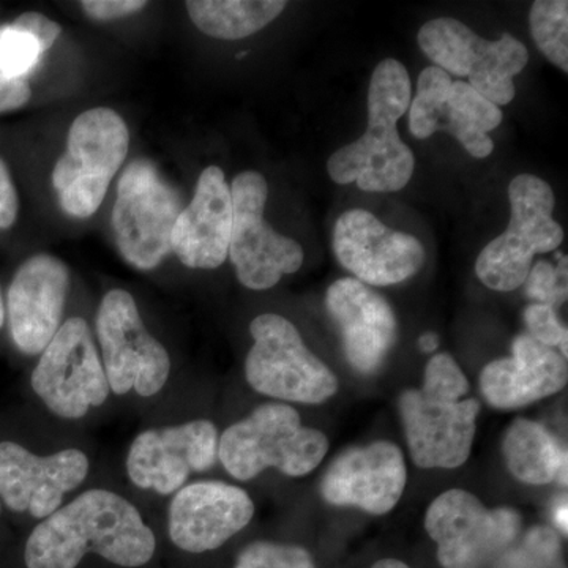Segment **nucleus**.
<instances>
[{"mask_svg": "<svg viewBox=\"0 0 568 568\" xmlns=\"http://www.w3.org/2000/svg\"><path fill=\"white\" fill-rule=\"evenodd\" d=\"M162 544L129 493L91 485L29 528L24 568H159Z\"/></svg>", "mask_w": 568, "mask_h": 568, "instance_id": "obj_1", "label": "nucleus"}, {"mask_svg": "<svg viewBox=\"0 0 568 568\" xmlns=\"http://www.w3.org/2000/svg\"><path fill=\"white\" fill-rule=\"evenodd\" d=\"M410 80L406 67L386 59L373 71L368 91V129L364 136L338 149L328 159L327 171L339 185L355 183L369 193L405 189L416 159L399 138L396 123L409 110Z\"/></svg>", "mask_w": 568, "mask_h": 568, "instance_id": "obj_2", "label": "nucleus"}, {"mask_svg": "<svg viewBox=\"0 0 568 568\" xmlns=\"http://www.w3.org/2000/svg\"><path fill=\"white\" fill-rule=\"evenodd\" d=\"M327 450V437L302 424L297 409L271 402L220 433L219 463L239 481L253 480L267 469L304 477L323 463Z\"/></svg>", "mask_w": 568, "mask_h": 568, "instance_id": "obj_3", "label": "nucleus"}, {"mask_svg": "<svg viewBox=\"0 0 568 568\" xmlns=\"http://www.w3.org/2000/svg\"><path fill=\"white\" fill-rule=\"evenodd\" d=\"M93 335L112 398L129 402L162 398L173 377V358L149 331L129 291L115 287L103 295Z\"/></svg>", "mask_w": 568, "mask_h": 568, "instance_id": "obj_4", "label": "nucleus"}, {"mask_svg": "<svg viewBox=\"0 0 568 568\" xmlns=\"http://www.w3.org/2000/svg\"><path fill=\"white\" fill-rule=\"evenodd\" d=\"M29 388L44 413L61 424H81L108 406L110 384L95 335L84 317L63 321L39 355Z\"/></svg>", "mask_w": 568, "mask_h": 568, "instance_id": "obj_5", "label": "nucleus"}, {"mask_svg": "<svg viewBox=\"0 0 568 568\" xmlns=\"http://www.w3.org/2000/svg\"><path fill=\"white\" fill-rule=\"evenodd\" d=\"M129 149V126L111 108H92L78 115L69 130L67 151L51 175L62 211L80 220L99 211Z\"/></svg>", "mask_w": 568, "mask_h": 568, "instance_id": "obj_6", "label": "nucleus"}, {"mask_svg": "<svg viewBox=\"0 0 568 568\" xmlns=\"http://www.w3.org/2000/svg\"><path fill=\"white\" fill-rule=\"evenodd\" d=\"M93 459L84 447L62 446L36 450L13 437L0 439V504L6 514L31 525L84 489L91 480Z\"/></svg>", "mask_w": 568, "mask_h": 568, "instance_id": "obj_7", "label": "nucleus"}, {"mask_svg": "<svg viewBox=\"0 0 568 568\" xmlns=\"http://www.w3.org/2000/svg\"><path fill=\"white\" fill-rule=\"evenodd\" d=\"M250 334L253 346L245 358V379L257 394L286 405H321L338 392L334 372L306 347L286 317L256 316Z\"/></svg>", "mask_w": 568, "mask_h": 568, "instance_id": "obj_8", "label": "nucleus"}, {"mask_svg": "<svg viewBox=\"0 0 568 568\" xmlns=\"http://www.w3.org/2000/svg\"><path fill=\"white\" fill-rule=\"evenodd\" d=\"M511 216L506 233L489 242L476 263L485 286L499 293L518 290L528 278L536 254L555 252L564 241L552 219L555 193L549 183L532 174H519L508 185Z\"/></svg>", "mask_w": 568, "mask_h": 568, "instance_id": "obj_9", "label": "nucleus"}, {"mask_svg": "<svg viewBox=\"0 0 568 568\" xmlns=\"http://www.w3.org/2000/svg\"><path fill=\"white\" fill-rule=\"evenodd\" d=\"M182 201L149 160H134L118 183L112 209V231L126 264L151 272L173 253L171 237Z\"/></svg>", "mask_w": 568, "mask_h": 568, "instance_id": "obj_10", "label": "nucleus"}, {"mask_svg": "<svg viewBox=\"0 0 568 568\" xmlns=\"http://www.w3.org/2000/svg\"><path fill=\"white\" fill-rule=\"evenodd\" d=\"M425 529L443 568H488L514 548L523 518L514 508H488L465 489H448L426 511Z\"/></svg>", "mask_w": 568, "mask_h": 568, "instance_id": "obj_11", "label": "nucleus"}, {"mask_svg": "<svg viewBox=\"0 0 568 568\" xmlns=\"http://www.w3.org/2000/svg\"><path fill=\"white\" fill-rule=\"evenodd\" d=\"M418 47L435 67L459 78L496 106L515 99L514 78L528 65V48L504 33L499 40L481 39L454 18H437L418 32Z\"/></svg>", "mask_w": 568, "mask_h": 568, "instance_id": "obj_12", "label": "nucleus"}, {"mask_svg": "<svg viewBox=\"0 0 568 568\" xmlns=\"http://www.w3.org/2000/svg\"><path fill=\"white\" fill-rule=\"evenodd\" d=\"M220 432L209 418L149 426L133 437L125 476L138 491L170 499L219 463Z\"/></svg>", "mask_w": 568, "mask_h": 568, "instance_id": "obj_13", "label": "nucleus"}, {"mask_svg": "<svg viewBox=\"0 0 568 568\" xmlns=\"http://www.w3.org/2000/svg\"><path fill=\"white\" fill-rule=\"evenodd\" d=\"M267 196V181L256 171H244L231 185L233 227L227 257L239 282L252 291L271 290L304 264L301 244L265 223Z\"/></svg>", "mask_w": 568, "mask_h": 568, "instance_id": "obj_14", "label": "nucleus"}, {"mask_svg": "<svg viewBox=\"0 0 568 568\" xmlns=\"http://www.w3.org/2000/svg\"><path fill=\"white\" fill-rule=\"evenodd\" d=\"M254 514L244 488L212 478L192 480L168 499L164 537L178 555H211L248 528Z\"/></svg>", "mask_w": 568, "mask_h": 568, "instance_id": "obj_15", "label": "nucleus"}, {"mask_svg": "<svg viewBox=\"0 0 568 568\" xmlns=\"http://www.w3.org/2000/svg\"><path fill=\"white\" fill-rule=\"evenodd\" d=\"M503 122V111L467 82L454 81L439 67L422 71L409 104V130L417 140L436 132L452 134L470 155L487 159L495 151L488 136Z\"/></svg>", "mask_w": 568, "mask_h": 568, "instance_id": "obj_16", "label": "nucleus"}, {"mask_svg": "<svg viewBox=\"0 0 568 568\" xmlns=\"http://www.w3.org/2000/svg\"><path fill=\"white\" fill-rule=\"evenodd\" d=\"M70 271L59 257L41 253L14 272L6 297V324L14 347L39 357L63 323Z\"/></svg>", "mask_w": 568, "mask_h": 568, "instance_id": "obj_17", "label": "nucleus"}, {"mask_svg": "<svg viewBox=\"0 0 568 568\" xmlns=\"http://www.w3.org/2000/svg\"><path fill=\"white\" fill-rule=\"evenodd\" d=\"M334 253L355 280L373 286L406 282L425 263L418 239L390 230L364 209H353L336 220Z\"/></svg>", "mask_w": 568, "mask_h": 568, "instance_id": "obj_18", "label": "nucleus"}, {"mask_svg": "<svg viewBox=\"0 0 568 568\" xmlns=\"http://www.w3.org/2000/svg\"><path fill=\"white\" fill-rule=\"evenodd\" d=\"M399 414L410 457L424 469H455L473 450L480 403L477 399L443 402L410 388L399 396Z\"/></svg>", "mask_w": 568, "mask_h": 568, "instance_id": "obj_19", "label": "nucleus"}, {"mask_svg": "<svg viewBox=\"0 0 568 568\" xmlns=\"http://www.w3.org/2000/svg\"><path fill=\"white\" fill-rule=\"evenodd\" d=\"M406 484L402 450L390 440H376L339 454L325 470L321 495L332 506L384 515L402 499Z\"/></svg>", "mask_w": 568, "mask_h": 568, "instance_id": "obj_20", "label": "nucleus"}, {"mask_svg": "<svg viewBox=\"0 0 568 568\" xmlns=\"http://www.w3.org/2000/svg\"><path fill=\"white\" fill-rule=\"evenodd\" d=\"M338 325L347 364L361 375L379 372L398 339V323L383 295L355 278L336 280L325 295Z\"/></svg>", "mask_w": 568, "mask_h": 568, "instance_id": "obj_21", "label": "nucleus"}, {"mask_svg": "<svg viewBox=\"0 0 568 568\" xmlns=\"http://www.w3.org/2000/svg\"><path fill=\"white\" fill-rule=\"evenodd\" d=\"M233 200L222 168H205L197 179L192 203L174 224L171 246L185 267L213 271L227 260Z\"/></svg>", "mask_w": 568, "mask_h": 568, "instance_id": "obj_22", "label": "nucleus"}, {"mask_svg": "<svg viewBox=\"0 0 568 568\" xmlns=\"http://www.w3.org/2000/svg\"><path fill=\"white\" fill-rule=\"evenodd\" d=\"M567 361L528 334L518 335L511 355L485 366L480 390L496 409H519L556 395L567 386Z\"/></svg>", "mask_w": 568, "mask_h": 568, "instance_id": "obj_23", "label": "nucleus"}, {"mask_svg": "<svg viewBox=\"0 0 568 568\" xmlns=\"http://www.w3.org/2000/svg\"><path fill=\"white\" fill-rule=\"evenodd\" d=\"M503 450L511 476L523 484L548 485L558 480L567 487V450L547 426L517 418L508 426Z\"/></svg>", "mask_w": 568, "mask_h": 568, "instance_id": "obj_24", "label": "nucleus"}, {"mask_svg": "<svg viewBox=\"0 0 568 568\" xmlns=\"http://www.w3.org/2000/svg\"><path fill=\"white\" fill-rule=\"evenodd\" d=\"M283 0H189L186 11L205 36L241 40L260 32L286 9Z\"/></svg>", "mask_w": 568, "mask_h": 568, "instance_id": "obj_25", "label": "nucleus"}, {"mask_svg": "<svg viewBox=\"0 0 568 568\" xmlns=\"http://www.w3.org/2000/svg\"><path fill=\"white\" fill-rule=\"evenodd\" d=\"M530 32L538 50L564 73L568 71V2L538 0L529 14Z\"/></svg>", "mask_w": 568, "mask_h": 568, "instance_id": "obj_26", "label": "nucleus"}, {"mask_svg": "<svg viewBox=\"0 0 568 568\" xmlns=\"http://www.w3.org/2000/svg\"><path fill=\"white\" fill-rule=\"evenodd\" d=\"M233 568H316V564L301 545L256 540L239 552Z\"/></svg>", "mask_w": 568, "mask_h": 568, "instance_id": "obj_27", "label": "nucleus"}, {"mask_svg": "<svg viewBox=\"0 0 568 568\" xmlns=\"http://www.w3.org/2000/svg\"><path fill=\"white\" fill-rule=\"evenodd\" d=\"M41 50L39 41L29 33L11 26L0 28V71L10 80H26L39 65Z\"/></svg>", "mask_w": 568, "mask_h": 568, "instance_id": "obj_28", "label": "nucleus"}, {"mask_svg": "<svg viewBox=\"0 0 568 568\" xmlns=\"http://www.w3.org/2000/svg\"><path fill=\"white\" fill-rule=\"evenodd\" d=\"M469 388V381L450 354H436L426 365L420 390L429 398L459 402Z\"/></svg>", "mask_w": 568, "mask_h": 568, "instance_id": "obj_29", "label": "nucleus"}, {"mask_svg": "<svg viewBox=\"0 0 568 568\" xmlns=\"http://www.w3.org/2000/svg\"><path fill=\"white\" fill-rule=\"evenodd\" d=\"M567 257L560 256L559 265L549 264L548 261H538L530 267L525 282V293L534 304L556 306L567 301Z\"/></svg>", "mask_w": 568, "mask_h": 568, "instance_id": "obj_30", "label": "nucleus"}, {"mask_svg": "<svg viewBox=\"0 0 568 568\" xmlns=\"http://www.w3.org/2000/svg\"><path fill=\"white\" fill-rule=\"evenodd\" d=\"M525 323L528 325L530 336L544 346H558L560 355L567 361L568 332L566 325L560 323L558 313L552 306L532 304L525 310Z\"/></svg>", "mask_w": 568, "mask_h": 568, "instance_id": "obj_31", "label": "nucleus"}, {"mask_svg": "<svg viewBox=\"0 0 568 568\" xmlns=\"http://www.w3.org/2000/svg\"><path fill=\"white\" fill-rule=\"evenodd\" d=\"M10 26L18 29V31L32 36L33 39L39 41L43 52L50 50L62 33V28L58 22L50 20L44 14L37 13V11L20 14Z\"/></svg>", "mask_w": 568, "mask_h": 568, "instance_id": "obj_32", "label": "nucleus"}, {"mask_svg": "<svg viewBox=\"0 0 568 568\" xmlns=\"http://www.w3.org/2000/svg\"><path fill=\"white\" fill-rule=\"evenodd\" d=\"M148 7L142 0H84L81 9L95 21H112L130 17Z\"/></svg>", "mask_w": 568, "mask_h": 568, "instance_id": "obj_33", "label": "nucleus"}, {"mask_svg": "<svg viewBox=\"0 0 568 568\" xmlns=\"http://www.w3.org/2000/svg\"><path fill=\"white\" fill-rule=\"evenodd\" d=\"M20 213V196L9 166L0 159V231L10 230Z\"/></svg>", "mask_w": 568, "mask_h": 568, "instance_id": "obj_34", "label": "nucleus"}, {"mask_svg": "<svg viewBox=\"0 0 568 568\" xmlns=\"http://www.w3.org/2000/svg\"><path fill=\"white\" fill-rule=\"evenodd\" d=\"M32 99L28 80H10L0 71V114L21 110Z\"/></svg>", "mask_w": 568, "mask_h": 568, "instance_id": "obj_35", "label": "nucleus"}, {"mask_svg": "<svg viewBox=\"0 0 568 568\" xmlns=\"http://www.w3.org/2000/svg\"><path fill=\"white\" fill-rule=\"evenodd\" d=\"M555 523L558 526L560 532H564V536H567V499L564 497L562 503L558 504L556 507L555 514Z\"/></svg>", "mask_w": 568, "mask_h": 568, "instance_id": "obj_36", "label": "nucleus"}, {"mask_svg": "<svg viewBox=\"0 0 568 568\" xmlns=\"http://www.w3.org/2000/svg\"><path fill=\"white\" fill-rule=\"evenodd\" d=\"M418 346L426 354L436 353L437 347H439V338H437L436 334L422 335L420 339H418Z\"/></svg>", "mask_w": 568, "mask_h": 568, "instance_id": "obj_37", "label": "nucleus"}, {"mask_svg": "<svg viewBox=\"0 0 568 568\" xmlns=\"http://www.w3.org/2000/svg\"><path fill=\"white\" fill-rule=\"evenodd\" d=\"M372 568H410L406 562L398 559H381L377 562L373 564Z\"/></svg>", "mask_w": 568, "mask_h": 568, "instance_id": "obj_38", "label": "nucleus"}, {"mask_svg": "<svg viewBox=\"0 0 568 568\" xmlns=\"http://www.w3.org/2000/svg\"><path fill=\"white\" fill-rule=\"evenodd\" d=\"M6 325V302H3L2 290H0V328Z\"/></svg>", "mask_w": 568, "mask_h": 568, "instance_id": "obj_39", "label": "nucleus"}, {"mask_svg": "<svg viewBox=\"0 0 568 568\" xmlns=\"http://www.w3.org/2000/svg\"><path fill=\"white\" fill-rule=\"evenodd\" d=\"M3 514H6V511H3L2 504H0V519H2Z\"/></svg>", "mask_w": 568, "mask_h": 568, "instance_id": "obj_40", "label": "nucleus"}]
</instances>
